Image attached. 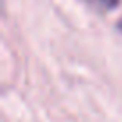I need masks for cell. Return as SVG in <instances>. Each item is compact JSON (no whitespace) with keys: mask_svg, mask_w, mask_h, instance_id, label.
Listing matches in <instances>:
<instances>
[{"mask_svg":"<svg viewBox=\"0 0 122 122\" xmlns=\"http://www.w3.org/2000/svg\"><path fill=\"white\" fill-rule=\"evenodd\" d=\"M86 2H90L92 5H95L99 9H111L118 0H86Z\"/></svg>","mask_w":122,"mask_h":122,"instance_id":"cell-1","label":"cell"},{"mask_svg":"<svg viewBox=\"0 0 122 122\" xmlns=\"http://www.w3.org/2000/svg\"><path fill=\"white\" fill-rule=\"evenodd\" d=\"M118 29H120V30H122V20H120V23H118Z\"/></svg>","mask_w":122,"mask_h":122,"instance_id":"cell-2","label":"cell"}]
</instances>
